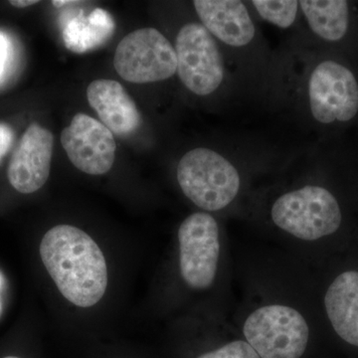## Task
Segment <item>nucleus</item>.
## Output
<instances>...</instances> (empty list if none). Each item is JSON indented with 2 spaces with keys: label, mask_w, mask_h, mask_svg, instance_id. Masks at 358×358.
Here are the masks:
<instances>
[{
  "label": "nucleus",
  "mask_w": 358,
  "mask_h": 358,
  "mask_svg": "<svg viewBox=\"0 0 358 358\" xmlns=\"http://www.w3.org/2000/svg\"><path fill=\"white\" fill-rule=\"evenodd\" d=\"M197 358H261L247 341H235Z\"/></svg>",
  "instance_id": "f3484780"
},
{
  "label": "nucleus",
  "mask_w": 358,
  "mask_h": 358,
  "mask_svg": "<svg viewBox=\"0 0 358 358\" xmlns=\"http://www.w3.org/2000/svg\"><path fill=\"white\" fill-rule=\"evenodd\" d=\"M249 3L261 20L281 29L293 27L301 17L296 0H253Z\"/></svg>",
  "instance_id": "dca6fc26"
},
{
  "label": "nucleus",
  "mask_w": 358,
  "mask_h": 358,
  "mask_svg": "<svg viewBox=\"0 0 358 358\" xmlns=\"http://www.w3.org/2000/svg\"><path fill=\"white\" fill-rule=\"evenodd\" d=\"M87 99L113 134L128 136L140 128V112L119 82L106 79L92 82L87 89Z\"/></svg>",
  "instance_id": "f8f14e48"
},
{
  "label": "nucleus",
  "mask_w": 358,
  "mask_h": 358,
  "mask_svg": "<svg viewBox=\"0 0 358 358\" xmlns=\"http://www.w3.org/2000/svg\"><path fill=\"white\" fill-rule=\"evenodd\" d=\"M114 66L117 74L131 83H155L174 76L178 58L173 44L162 32L141 28L117 45Z\"/></svg>",
  "instance_id": "423d86ee"
},
{
  "label": "nucleus",
  "mask_w": 358,
  "mask_h": 358,
  "mask_svg": "<svg viewBox=\"0 0 358 358\" xmlns=\"http://www.w3.org/2000/svg\"><path fill=\"white\" fill-rule=\"evenodd\" d=\"M243 334L261 358H301L307 350L310 329L294 308L268 305L247 317Z\"/></svg>",
  "instance_id": "39448f33"
},
{
  "label": "nucleus",
  "mask_w": 358,
  "mask_h": 358,
  "mask_svg": "<svg viewBox=\"0 0 358 358\" xmlns=\"http://www.w3.org/2000/svg\"><path fill=\"white\" fill-rule=\"evenodd\" d=\"M54 138L50 131L33 122L14 150L7 178L16 192L30 194L39 190L50 174Z\"/></svg>",
  "instance_id": "9d476101"
},
{
  "label": "nucleus",
  "mask_w": 358,
  "mask_h": 358,
  "mask_svg": "<svg viewBox=\"0 0 358 358\" xmlns=\"http://www.w3.org/2000/svg\"><path fill=\"white\" fill-rule=\"evenodd\" d=\"M78 2L80 3V1H73V0H54L52 1V4L55 7H63L68 4L78 3Z\"/></svg>",
  "instance_id": "412c9836"
},
{
  "label": "nucleus",
  "mask_w": 358,
  "mask_h": 358,
  "mask_svg": "<svg viewBox=\"0 0 358 358\" xmlns=\"http://www.w3.org/2000/svg\"><path fill=\"white\" fill-rule=\"evenodd\" d=\"M178 73L181 83L194 95H213L226 81L220 45L200 22L186 23L176 35Z\"/></svg>",
  "instance_id": "20e7f679"
},
{
  "label": "nucleus",
  "mask_w": 358,
  "mask_h": 358,
  "mask_svg": "<svg viewBox=\"0 0 358 358\" xmlns=\"http://www.w3.org/2000/svg\"><path fill=\"white\" fill-rule=\"evenodd\" d=\"M278 228L303 241H315L338 230L343 221L338 200L327 188L303 185L278 197L271 207Z\"/></svg>",
  "instance_id": "7ed1b4c3"
},
{
  "label": "nucleus",
  "mask_w": 358,
  "mask_h": 358,
  "mask_svg": "<svg viewBox=\"0 0 358 358\" xmlns=\"http://www.w3.org/2000/svg\"><path fill=\"white\" fill-rule=\"evenodd\" d=\"M9 48H10V43H9L8 38L4 33L0 31V78L2 77L4 71H6L9 56Z\"/></svg>",
  "instance_id": "6ab92c4d"
},
{
  "label": "nucleus",
  "mask_w": 358,
  "mask_h": 358,
  "mask_svg": "<svg viewBox=\"0 0 358 358\" xmlns=\"http://www.w3.org/2000/svg\"><path fill=\"white\" fill-rule=\"evenodd\" d=\"M13 138V129L7 124H0V159L10 150Z\"/></svg>",
  "instance_id": "a211bd4d"
},
{
  "label": "nucleus",
  "mask_w": 358,
  "mask_h": 358,
  "mask_svg": "<svg viewBox=\"0 0 358 358\" xmlns=\"http://www.w3.org/2000/svg\"><path fill=\"white\" fill-rule=\"evenodd\" d=\"M40 257L60 293L80 308L99 303L108 287L102 250L83 230L58 225L44 235Z\"/></svg>",
  "instance_id": "f257e3e1"
},
{
  "label": "nucleus",
  "mask_w": 358,
  "mask_h": 358,
  "mask_svg": "<svg viewBox=\"0 0 358 358\" xmlns=\"http://www.w3.org/2000/svg\"><path fill=\"white\" fill-rule=\"evenodd\" d=\"M3 358H20V357H3Z\"/></svg>",
  "instance_id": "4be33fe9"
},
{
  "label": "nucleus",
  "mask_w": 358,
  "mask_h": 358,
  "mask_svg": "<svg viewBox=\"0 0 358 358\" xmlns=\"http://www.w3.org/2000/svg\"><path fill=\"white\" fill-rule=\"evenodd\" d=\"M306 96L310 115L320 124L350 122L357 115V78L336 61H322L310 70Z\"/></svg>",
  "instance_id": "0eeeda50"
},
{
  "label": "nucleus",
  "mask_w": 358,
  "mask_h": 358,
  "mask_svg": "<svg viewBox=\"0 0 358 358\" xmlns=\"http://www.w3.org/2000/svg\"><path fill=\"white\" fill-rule=\"evenodd\" d=\"M9 3L14 7H17V8H25V7L39 3V1L38 0H11Z\"/></svg>",
  "instance_id": "aec40b11"
},
{
  "label": "nucleus",
  "mask_w": 358,
  "mask_h": 358,
  "mask_svg": "<svg viewBox=\"0 0 358 358\" xmlns=\"http://www.w3.org/2000/svg\"><path fill=\"white\" fill-rule=\"evenodd\" d=\"M61 143L73 166L91 176L110 171L115 159L114 134L88 115L77 114L61 134Z\"/></svg>",
  "instance_id": "1a4fd4ad"
},
{
  "label": "nucleus",
  "mask_w": 358,
  "mask_h": 358,
  "mask_svg": "<svg viewBox=\"0 0 358 358\" xmlns=\"http://www.w3.org/2000/svg\"><path fill=\"white\" fill-rule=\"evenodd\" d=\"M179 267L183 281L194 289L213 284L220 256V233L216 219L207 212H196L178 229Z\"/></svg>",
  "instance_id": "6e6552de"
},
{
  "label": "nucleus",
  "mask_w": 358,
  "mask_h": 358,
  "mask_svg": "<svg viewBox=\"0 0 358 358\" xmlns=\"http://www.w3.org/2000/svg\"><path fill=\"white\" fill-rule=\"evenodd\" d=\"M0 284H1V282H0Z\"/></svg>",
  "instance_id": "5701e85b"
},
{
  "label": "nucleus",
  "mask_w": 358,
  "mask_h": 358,
  "mask_svg": "<svg viewBox=\"0 0 358 358\" xmlns=\"http://www.w3.org/2000/svg\"><path fill=\"white\" fill-rule=\"evenodd\" d=\"M301 17L313 34L329 42L343 39L350 25V6L345 0H301Z\"/></svg>",
  "instance_id": "4468645a"
},
{
  "label": "nucleus",
  "mask_w": 358,
  "mask_h": 358,
  "mask_svg": "<svg viewBox=\"0 0 358 358\" xmlns=\"http://www.w3.org/2000/svg\"><path fill=\"white\" fill-rule=\"evenodd\" d=\"M114 31L112 15L103 9L96 8L87 17L81 13L65 21L63 40L71 51L85 53L105 43Z\"/></svg>",
  "instance_id": "2eb2a0df"
},
{
  "label": "nucleus",
  "mask_w": 358,
  "mask_h": 358,
  "mask_svg": "<svg viewBox=\"0 0 358 358\" xmlns=\"http://www.w3.org/2000/svg\"><path fill=\"white\" fill-rule=\"evenodd\" d=\"M327 317L336 333L358 348V272L348 271L336 278L324 296Z\"/></svg>",
  "instance_id": "ddd939ff"
},
{
  "label": "nucleus",
  "mask_w": 358,
  "mask_h": 358,
  "mask_svg": "<svg viewBox=\"0 0 358 358\" xmlns=\"http://www.w3.org/2000/svg\"><path fill=\"white\" fill-rule=\"evenodd\" d=\"M176 178L186 197L202 210L229 206L241 188V176L225 155L209 148H195L179 160Z\"/></svg>",
  "instance_id": "f03ea898"
},
{
  "label": "nucleus",
  "mask_w": 358,
  "mask_h": 358,
  "mask_svg": "<svg viewBox=\"0 0 358 358\" xmlns=\"http://www.w3.org/2000/svg\"><path fill=\"white\" fill-rule=\"evenodd\" d=\"M200 23L218 43L234 49L246 48L255 41L257 29L252 14L240 0H195Z\"/></svg>",
  "instance_id": "9b49d317"
}]
</instances>
